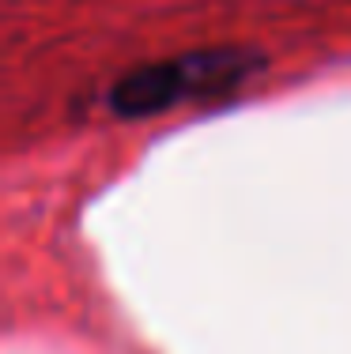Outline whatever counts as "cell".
Wrapping results in <instances>:
<instances>
[{
	"label": "cell",
	"mask_w": 351,
	"mask_h": 354,
	"mask_svg": "<svg viewBox=\"0 0 351 354\" xmlns=\"http://www.w3.org/2000/svg\"><path fill=\"white\" fill-rule=\"evenodd\" d=\"M227 64L223 57H212V61H197V57H186L181 64H163V68H147L140 72L136 80H129L121 91H117V109L125 113H144V109H163L178 98L193 95V91H204L208 83L215 80V68Z\"/></svg>",
	"instance_id": "obj_1"
}]
</instances>
